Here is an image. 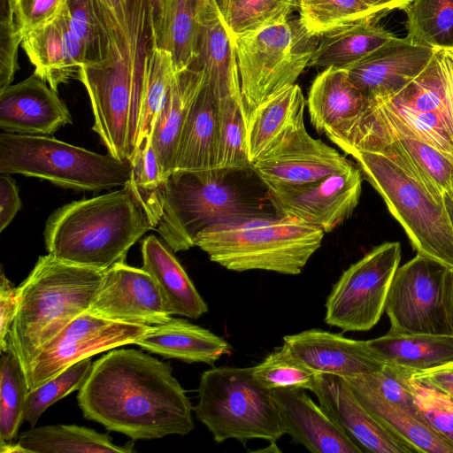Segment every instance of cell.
Listing matches in <instances>:
<instances>
[{"instance_id": "6da1fadb", "label": "cell", "mask_w": 453, "mask_h": 453, "mask_svg": "<svg viewBox=\"0 0 453 453\" xmlns=\"http://www.w3.org/2000/svg\"><path fill=\"white\" fill-rule=\"evenodd\" d=\"M77 401L85 418L134 441L186 435L195 427L194 408L171 365L134 349L95 361Z\"/></svg>"}, {"instance_id": "7a4b0ae2", "label": "cell", "mask_w": 453, "mask_h": 453, "mask_svg": "<svg viewBox=\"0 0 453 453\" xmlns=\"http://www.w3.org/2000/svg\"><path fill=\"white\" fill-rule=\"evenodd\" d=\"M326 135L345 153L417 139L453 162V48L435 49L424 70L401 90L367 104L357 118Z\"/></svg>"}, {"instance_id": "3957f363", "label": "cell", "mask_w": 453, "mask_h": 453, "mask_svg": "<svg viewBox=\"0 0 453 453\" xmlns=\"http://www.w3.org/2000/svg\"><path fill=\"white\" fill-rule=\"evenodd\" d=\"M151 46L147 0H134L124 34H111L107 58L83 65L78 81L85 87L94 116L93 130L108 153L131 162L137 150L145 60Z\"/></svg>"}, {"instance_id": "277c9868", "label": "cell", "mask_w": 453, "mask_h": 453, "mask_svg": "<svg viewBox=\"0 0 453 453\" xmlns=\"http://www.w3.org/2000/svg\"><path fill=\"white\" fill-rule=\"evenodd\" d=\"M153 225L134 187L71 202L57 209L44 229L45 248L59 260L98 270L125 261Z\"/></svg>"}, {"instance_id": "5b68a950", "label": "cell", "mask_w": 453, "mask_h": 453, "mask_svg": "<svg viewBox=\"0 0 453 453\" xmlns=\"http://www.w3.org/2000/svg\"><path fill=\"white\" fill-rule=\"evenodd\" d=\"M346 153L380 195L417 254L453 271V220L443 196L425 181L401 149L387 142Z\"/></svg>"}, {"instance_id": "8992f818", "label": "cell", "mask_w": 453, "mask_h": 453, "mask_svg": "<svg viewBox=\"0 0 453 453\" xmlns=\"http://www.w3.org/2000/svg\"><path fill=\"white\" fill-rule=\"evenodd\" d=\"M104 272L49 253L39 257L17 288L18 310L7 338V348L17 355L25 373L44 345L88 310Z\"/></svg>"}, {"instance_id": "52a82bcc", "label": "cell", "mask_w": 453, "mask_h": 453, "mask_svg": "<svg viewBox=\"0 0 453 453\" xmlns=\"http://www.w3.org/2000/svg\"><path fill=\"white\" fill-rule=\"evenodd\" d=\"M220 171H174L157 189H136L155 229L173 252L195 246L201 230L269 214Z\"/></svg>"}, {"instance_id": "ba28073f", "label": "cell", "mask_w": 453, "mask_h": 453, "mask_svg": "<svg viewBox=\"0 0 453 453\" xmlns=\"http://www.w3.org/2000/svg\"><path fill=\"white\" fill-rule=\"evenodd\" d=\"M325 232L299 219L270 214L206 227L195 246L227 270L297 275L319 249Z\"/></svg>"}, {"instance_id": "9c48e42d", "label": "cell", "mask_w": 453, "mask_h": 453, "mask_svg": "<svg viewBox=\"0 0 453 453\" xmlns=\"http://www.w3.org/2000/svg\"><path fill=\"white\" fill-rule=\"evenodd\" d=\"M253 367H216L204 371L198 386L196 418L216 442L252 439L276 442L285 434L273 390L253 378Z\"/></svg>"}, {"instance_id": "30bf717a", "label": "cell", "mask_w": 453, "mask_h": 453, "mask_svg": "<svg viewBox=\"0 0 453 453\" xmlns=\"http://www.w3.org/2000/svg\"><path fill=\"white\" fill-rule=\"evenodd\" d=\"M0 173L21 174L83 191L125 186L130 162L102 155L50 137L8 132L0 134Z\"/></svg>"}, {"instance_id": "8fae6325", "label": "cell", "mask_w": 453, "mask_h": 453, "mask_svg": "<svg viewBox=\"0 0 453 453\" xmlns=\"http://www.w3.org/2000/svg\"><path fill=\"white\" fill-rule=\"evenodd\" d=\"M320 37L311 36L298 18L235 37L241 89L246 112L296 83Z\"/></svg>"}, {"instance_id": "7c38bea8", "label": "cell", "mask_w": 453, "mask_h": 453, "mask_svg": "<svg viewBox=\"0 0 453 453\" xmlns=\"http://www.w3.org/2000/svg\"><path fill=\"white\" fill-rule=\"evenodd\" d=\"M401 244L385 242L350 265L333 286L325 322L343 331H368L380 319L401 261Z\"/></svg>"}, {"instance_id": "4fadbf2b", "label": "cell", "mask_w": 453, "mask_h": 453, "mask_svg": "<svg viewBox=\"0 0 453 453\" xmlns=\"http://www.w3.org/2000/svg\"><path fill=\"white\" fill-rule=\"evenodd\" d=\"M448 270L441 263L419 254L397 268L385 306L391 330L451 334L444 306Z\"/></svg>"}, {"instance_id": "5bb4252c", "label": "cell", "mask_w": 453, "mask_h": 453, "mask_svg": "<svg viewBox=\"0 0 453 453\" xmlns=\"http://www.w3.org/2000/svg\"><path fill=\"white\" fill-rule=\"evenodd\" d=\"M299 111L250 165L268 189L312 182L349 169L354 164L307 132Z\"/></svg>"}, {"instance_id": "9a60e30c", "label": "cell", "mask_w": 453, "mask_h": 453, "mask_svg": "<svg viewBox=\"0 0 453 453\" xmlns=\"http://www.w3.org/2000/svg\"><path fill=\"white\" fill-rule=\"evenodd\" d=\"M152 326L112 321L84 311L49 341L35 357L26 373L29 389L84 358L136 344Z\"/></svg>"}, {"instance_id": "2e32d148", "label": "cell", "mask_w": 453, "mask_h": 453, "mask_svg": "<svg viewBox=\"0 0 453 453\" xmlns=\"http://www.w3.org/2000/svg\"><path fill=\"white\" fill-rule=\"evenodd\" d=\"M363 173L358 165L303 185L268 189L279 216L290 217L331 232L348 219L358 204Z\"/></svg>"}, {"instance_id": "e0dca14e", "label": "cell", "mask_w": 453, "mask_h": 453, "mask_svg": "<svg viewBox=\"0 0 453 453\" xmlns=\"http://www.w3.org/2000/svg\"><path fill=\"white\" fill-rule=\"evenodd\" d=\"M105 319L157 326L169 321L157 281L142 267L120 261L105 270L102 285L87 311Z\"/></svg>"}, {"instance_id": "ac0fdd59", "label": "cell", "mask_w": 453, "mask_h": 453, "mask_svg": "<svg viewBox=\"0 0 453 453\" xmlns=\"http://www.w3.org/2000/svg\"><path fill=\"white\" fill-rule=\"evenodd\" d=\"M434 50L409 35L395 37L346 70L367 104L387 98L405 87L424 70Z\"/></svg>"}, {"instance_id": "d6986e66", "label": "cell", "mask_w": 453, "mask_h": 453, "mask_svg": "<svg viewBox=\"0 0 453 453\" xmlns=\"http://www.w3.org/2000/svg\"><path fill=\"white\" fill-rule=\"evenodd\" d=\"M311 391L331 419L363 452H415L363 406L344 378L319 373Z\"/></svg>"}, {"instance_id": "ffe728a7", "label": "cell", "mask_w": 453, "mask_h": 453, "mask_svg": "<svg viewBox=\"0 0 453 453\" xmlns=\"http://www.w3.org/2000/svg\"><path fill=\"white\" fill-rule=\"evenodd\" d=\"M70 123L58 92L35 74L0 90V127L5 132L50 135Z\"/></svg>"}, {"instance_id": "44dd1931", "label": "cell", "mask_w": 453, "mask_h": 453, "mask_svg": "<svg viewBox=\"0 0 453 453\" xmlns=\"http://www.w3.org/2000/svg\"><path fill=\"white\" fill-rule=\"evenodd\" d=\"M283 344L318 373L353 378L379 372L385 366L366 341L352 340L320 329L284 336Z\"/></svg>"}, {"instance_id": "7402d4cb", "label": "cell", "mask_w": 453, "mask_h": 453, "mask_svg": "<svg viewBox=\"0 0 453 453\" xmlns=\"http://www.w3.org/2000/svg\"><path fill=\"white\" fill-rule=\"evenodd\" d=\"M285 434L313 453H362L301 388L273 390Z\"/></svg>"}, {"instance_id": "603a6c76", "label": "cell", "mask_w": 453, "mask_h": 453, "mask_svg": "<svg viewBox=\"0 0 453 453\" xmlns=\"http://www.w3.org/2000/svg\"><path fill=\"white\" fill-rule=\"evenodd\" d=\"M218 102L242 100L234 41L215 0H205L199 16L196 57L193 63Z\"/></svg>"}, {"instance_id": "cb8c5ba5", "label": "cell", "mask_w": 453, "mask_h": 453, "mask_svg": "<svg viewBox=\"0 0 453 453\" xmlns=\"http://www.w3.org/2000/svg\"><path fill=\"white\" fill-rule=\"evenodd\" d=\"M21 46L35 67L34 74L55 91L59 85L79 79L85 64L83 50L64 6L50 21L27 33Z\"/></svg>"}, {"instance_id": "d4e9b609", "label": "cell", "mask_w": 453, "mask_h": 453, "mask_svg": "<svg viewBox=\"0 0 453 453\" xmlns=\"http://www.w3.org/2000/svg\"><path fill=\"white\" fill-rule=\"evenodd\" d=\"M219 157L218 102L204 81L184 123L176 150L173 172L219 171Z\"/></svg>"}, {"instance_id": "484cf974", "label": "cell", "mask_w": 453, "mask_h": 453, "mask_svg": "<svg viewBox=\"0 0 453 453\" xmlns=\"http://www.w3.org/2000/svg\"><path fill=\"white\" fill-rule=\"evenodd\" d=\"M136 345L165 358L209 365L232 352L231 345L224 338L200 326L173 317L165 324L153 326Z\"/></svg>"}, {"instance_id": "4316f807", "label": "cell", "mask_w": 453, "mask_h": 453, "mask_svg": "<svg viewBox=\"0 0 453 453\" xmlns=\"http://www.w3.org/2000/svg\"><path fill=\"white\" fill-rule=\"evenodd\" d=\"M142 268L160 288L167 312L196 319L208 312V306L198 293L172 249L150 234L142 243Z\"/></svg>"}, {"instance_id": "83f0119b", "label": "cell", "mask_w": 453, "mask_h": 453, "mask_svg": "<svg viewBox=\"0 0 453 453\" xmlns=\"http://www.w3.org/2000/svg\"><path fill=\"white\" fill-rule=\"evenodd\" d=\"M307 104L312 126L319 133L327 134L357 118L366 100L346 69L328 67L313 80Z\"/></svg>"}, {"instance_id": "f1b7e54d", "label": "cell", "mask_w": 453, "mask_h": 453, "mask_svg": "<svg viewBox=\"0 0 453 453\" xmlns=\"http://www.w3.org/2000/svg\"><path fill=\"white\" fill-rule=\"evenodd\" d=\"M205 81L203 70L192 64L176 72L172 87L157 116L152 144L167 178L174 170L180 136L190 107Z\"/></svg>"}, {"instance_id": "f546056e", "label": "cell", "mask_w": 453, "mask_h": 453, "mask_svg": "<svg viewBox=\"0 0 453 453\" xmlns=\"http://www.w3.org/2000/svg\"><path fill=\"white\" fill-rule=\"evenodd\" d=\"M385 365L406 371H427L453 365V335L398 333L366 341Z\"/></svg>"}, {"instance_id": "4dcf8cb0", "label": "cell", "mask_w": 453, "mask_h": 453, "mask_svg": "<svg viewBox=\"0 0 453 453\" xmlns=\"http://www.w3.org/2000/svg\"><path fill=\"white\" fill-rule=\"evenodd\" d=\"M395 37L372 20L359 21L336 28L320 37L309 66L347 69Z\"/></svg>"}, {"instance_id": "1f68e13d", "label": "cell", "mask_w": 453, "mask_h": 453, "mask_svg": "<svg viewBox=\"0 0 453 453\" xmlns=\"http://www.w3.org/2000/svg\"><path fill=\"white\" fill-rule=\"evenodd\" d=\"M349 386L363 406L415 452L453 453V443L434 430L421 415H415L364 388Z\"/></svg>"}, {"instance_id": "d6a6232c", "label": "cell", "mask_w": 453, "mask_h": 453, "mask_svg": "<svg viewBox=\"0 0 453 453\" xmlns=\"http://www.w3.org/2000/svg\"><path fill=\"white\" fill-rule=\"evenodd\" d=\"M205 0H163L161 17L151 43L167 50L176 72L188 68L196 57L199 16Z\"/></svg>"}, {"instance_id": "836d02e7", "label": "cell", "mask_w": 453, "mask_h": 453, "mask_svg": "<svg viewBox=\"0 0 453 453\" xmlns=\"http://www.w3.org/2000/svg\"><path fill=\"white\" fill-rule=\"evenodd\" d=\"M18 443L27 453H131L134 444L119 446L106 434L76 425H48L23 432Z\"/></svg>"}, {"instance_id": "e575fe53", "label": "cell", "mask_w": 453, "mask_h": 453, "mask_svg": "<svg viewBox=\"0 0 453 453\" xmlns=\"http://www.w3.org/2000/svg\"><path fill=\"white\" fill-rule=\"evenodd\" d=\"M305 98L297 84L288 86L246 112L247 147L250 165L304 110Z\"/></svg>"}, {"instance_id": "d590c367", "label": "cell", "mask_w": 453, "mask_h": 453, "mask_svg": "<svg viewBox=\"0 0 453 453\" xmlns=\"http://www.w3.org/2000/svg\"><path fill=\"white\" fill-rule=\"evenodd\" d=\"M298 19L311 35L321 37L336 28L384 15L360 0H298Z\"/></svg>"}, {"instance_id": "8d00e7d4", "label": "cell", "mask_w": 453, "mask_h": 453, "mask_svg": "<svg viewBox=\"0 0 453 453\" xmlns=\"http://www.w3.org/2000/svg\"><path fill=\"white\" fill-rule=\"evenodd\" d=\"M232 39L284 22L297 10L298 0H215Z\"/></svg>"}, {"instance_id": "74e56055", "label": "cell", "mask_w": 453, "mask_h": 453, "mask_svg": "<svg viewBox=\"0 0 453 453\" xmlns=\"http://www.w3.org/2000/svg\"><path fill=\"white\" fill-rule=\"evenodd\" d=\"M175 73L176 71L171 54L165 50L153 46L151 43L145 60L137 150L146 138L152 135L156 120L164 106Z\"/></svg>"}, {"instance_id": "f35d334b", "label": "cell", "mask_w": 453, "mask_h": 453, "mask_svg": "<svg viewBox=\"0 0 453 453\" xmlns=\"http://www.w3.org/2000/svg\"><path fill=\"white\" fill-rule=\"evenodd\" d=\"M403 11L410 37L434 49L453 48V0H411Z\"/></svg>"}, {"instance_id": "ab89813d", "label": "cell", "mask_w": 453, "mask_h": 453, "mask_svg": "<svg viewBox=\"0 0 453 453\" xmlns=\"http://www.w3.org/2000/svg\"><path fill=\"white\" fill-rule=\"evenodd\" d=\"M0 441H12L24 420L29 387L17 355L9 348L1 351Z\"/></svg>"}, {"instance_id": "60d3db41", "label": "cell", "mask_w": 453, "mask_h": 453, "mask_svg": "<svg viewBox=\"0 0 453 453\" xmlns=\"http://www.w3.org/2000/svg\"><path fill=\"white\" fill-rule=\"evenodd\" d=\"M64 7L71 29L81 45L84 65L105 59L111 32L96 0H65Z\"/></svg>"}, {"instance_id": "b9f144b4", "label": "cell", "mask_w": 453, "mask_h": 453, "mask_svg": "<svg viewBox=\"0 0 453 453\" xmlns=\"http://www.w3.org/2000/svg\"><path fill=\"white\" fill-rule=\"evenodd\" d=\"M218 102V101H217ZM219 127V170L225 174L250 168L243 100L218 102Z\"/></svg>"}, {"instance_id": "7bdbcfd3", "label": "cell", "mask_w": 453, "mask_h": 453, "mask_svg": "<svg viewBox=\"0 0 453 453\" xmlns=\"http://www.w3.org/2000/svg\"><path fill=\"white\" fill-rule=\"evenodd\" d=\"M319 373L295 357L284 344L253 366L252 375L263 388H301L312 390Z\"/></svg>"}, {"instance_id": "ee69618b", "label": "cell", "mask_w": 453, "mask_h": 453, "mask_svg": "<svg viewBox=\"0 0 453 453\" xmlns=\"http://www.w3.org/2000/svg\"><path fill=\"white\" fill-rule=\"evenodd\" d=\"M393 369L412 395L422 417L453 443V398L426 380L416 379L403 369Z\"/></svg>"}, {"instance_id": "f6af8a7d", "label": "cell", "mask_w": 453, "mask_h": 453, "mask_svg": "<svg viewBox=\"0 0 453 453\" xmlns=\"http://www.w3.org/2000/svg\"><path fill=\"white\" fill-rule=\"evenodd\" d=\"M92 364L90 357L84 358L38 388L29 390L24 420L28 422L31 427H35L48 407L81 388L91 370Z\"/></svg>"}, {"instance_id": "bcb514c9", "label": "cell", "mask_w": 453, "mask_h": 453, "mask_svg": "<svg viewBox=\"0 0 453 453\" xmlns=\"http://www.w3.org/2000/svg\"><path fill=\"white\" fill-rule=\"evenodd\" d=\"M388 142H395L401 149L434 189L442 196L453 194V162L443 153L425 142L412 138H400Z\"/></svg>"}, {"instance_id": "7dc6e473", "label": "cell", "mask_w": 453, "mask_h": 453, "mask_svg": "<svg viewBox=\"0 0 453 453\" xmlns=\"http://www.w3.org/2000/svg\"><path fill=\"white\" fill-rule=\"evenodd\" d=\"M22 39L13 0H0V90L12 83L19 70L18 49Z\"/></svg>"}, {"instance_id": "c3c4849f", "label": "cell", "mask_w": 453, "mask_h": 453, "mask_svg": "<svg viewBox=\"0 0 453 453\" xmlns=\"http://www.w3.org/2000/svg\"><path fill=\"white\" fill-rule=\"evenodd\" d=\"M344 379L350 385L364 388L415 415H421L412 395L389 365L373 373Z\"/></svg>"}, {"instance_id": "681fc988", "label": "cell", "mask_w": 453, "mask_h": 453, "mask_svg": "<svg viewBox=\"0 0 453 453\" xmlns=\"http://www.w3.org/2000/svg\"><path fill=\"white\" fill-rule=\"evenodd\" d=\"M130 164L132 173L129 182L137 189L151 191L164 184L166 178L153 147L151 136L142 142Z\"/></svg>"}, {"instance_id": "f907efd6", "label": "cell", "mask_w": 453, "mask_h": 453, "mask_svg": "<svg viewBox=\"0 0 453 453\" xmlns=\"http://www.w3.org/2000/svg\"><path fill=\"white\" fill-rule=\"evenodd\" d=\"M65 0H13L16 18L24 37L54 19Z\"/></svg>"}, {"instance_id": "816d5d0a", "label": "cell", "mask_w": 453, "mask_h": 453, "mask_svg": "<svg viewBox=\"0 0 453 453\" xmlns=\"http://www.w3.org/2000/svg\"><path fill=\"white\" fill-rule=\"evenodd\" d=\"M18 293L2 269L0 276V349L7 348V338L18 310Z\"/></svg>"}, {"instance_id": "f5cc1de1", "label": "cell", "mask_w": 453, "mask_h": 453, "mask_svg": "<svg viewBox=\"0 0 453 453\" xmlns=\"http://www.w3.org/2000/svg\"><path fill=\"white\" fill-rule=\"evenodd\" d=\"M111 34H124L128 27L134 0H96Z\"/></svg>"}, {"instance_id": "db71d44e", "label": "cell", "mask_w": 453, "mask_h": 453, "mask_svg": "<svg viewBox=\"0 0 453 453\" xmlns=\"http://www.w3.org/2000/svg\"><path fill=\"white\" fill-rule=\"evenodd\" d=\"M22 206L19 188L10 174L0 175V232L12 221Z\"/></svg>"}, {"instance_id": "11a10c76", "label": "cell", "mask_w": 453, "mask_h": 453, "mask_svg": "<svg viewBox=\"0 0 453 453\" xmlns=\"http://www.w3.org/2000/svg\"><path fill=\"white\" fill-rule=\"evenodd\" d=\"M406 372L416 379L432 383L453 398V365L427 371Z\"/></svg>"}, {"instance_id": "9f6ffc18", "label": "cell", "mask_w": 453, "mask_h": 453, "mask_svg": "<svg viewBox=\"0 0 453 453\" xmlns=\"http://www.w3.org/2000/svg\"><path fill=\"white\" fill-rule=\"evenodd\" d=\"M444 306L446 315L453 335V271L448 270L444 284Z\"/></svg>"}, {"instance_id": "6f0895ef", "label": "cell", "mask_w": 453, "mask_h": 453, "mask_svg": "<svg viewBox=\"0 0 453 453\" xmlns=\"http://www.w3.org/2000/svg\"><path fill=\"white\" fill-rule=\"evenodd\" d=\"M365 4L375 8L384 14L387 12L395 10L401 9L403 10L411 0H360Z\"/></svg>"}, {"instance_id": "680465c9", "label": "cell", "mask_w": 453, "mask_h": 453, "mask_svg": "<svg viewBox=\"0 0 453 453\" xmlns=\"http://www.w3.org/2000/svg\"><path fill=\"white\" fill-rule=\"evenodd\" d=\"M150 19L151 39L156 35L162 11L163 0H147Z\"/></svg>"}, {"instance_id": "91938a15", "label": "cell", "mask_w": 453, "mask_h": 453, "mask_svg": "<svg viewBox=\"0 0 453 453\" xmlns=\"http://www.w3.org/2000/svg\"><path fill=\"white\" fill-rule=\"evenodd\" d=\"M1 453H27V451L18 443L12 441H0Z\"/></svg>"}, {"instance_id": "94428289", "label": "cell", "mask_w": 453, "mask_h": 453, "mask_svg": "<svg viewBox=\"0 0 453 453\" xmlns=\"http://www.w3.org/2000/svg\"><path fill=\"white\" fill-rule=\"evenodd\" d=\"M444 202L449 212L451 215V219L453 220V194L444 195L443 196Z\"/></svg>"}]
</instances>
